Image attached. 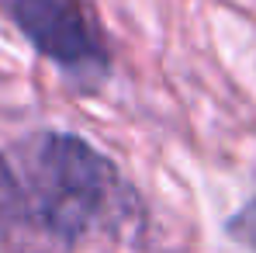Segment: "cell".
Wrapping results in <instances>:
<instances>
[{"label": "cell", "instance_id": "obj_1", "mask_svg": "<svg viewBox=\"0 0 256 253\" xmlns=\"http://www.w3.org/2000/svg\"><path fill=\"white\" fill-rule=\"evenodd\" d=\"M21 180L48 225L70 243L128 236L142 225V201L114 160L70 132H38L18 142Z\"/></svg>", "mask_w": 256, "mask_h": 253}, {"label": "cell", "instance_id": "obj_2", "mask_svg": "<svg viewBox=\"0 0 256 253\" xmlns=\"http://www.w3.org/2000/svg\"><path fill=\"white\" fill-rule=\"evenodd\" d=\"M0 7L66 77L80 84L104 80L111 66V45L90 0H0Z\"/></svg>", "mask_w": 256, "mask_h": 253}, {"label": "cell", "instance_id": "obj_3", "mask_svg": "<svg viewBox=\"0 0 256 253\" xmlns=\"http://www.w3.org/2000/svg\"><path fill=\"white\" fill-rule=\"evenodd\" d=\"M73 246L48 225L24 180L0 153V253H73Z\"/></svg>", "mask_w": 256, "mask_h": 253}, {"label": "cell", "instance_id": "obj_4", "mask_svg": "<svg viewBox=\"0 0 256 253\" xmlns=\"http://www.w3.org/2000/svg\"><path fill=\"white\" fill-rule=\"evenodd\" d=\"M225 232H228L239 246H246L250 253H256V198H250L242 208L225 222Z\"/></svg>", "mask_w": 256, "mask_h": 253}]
</instances>
